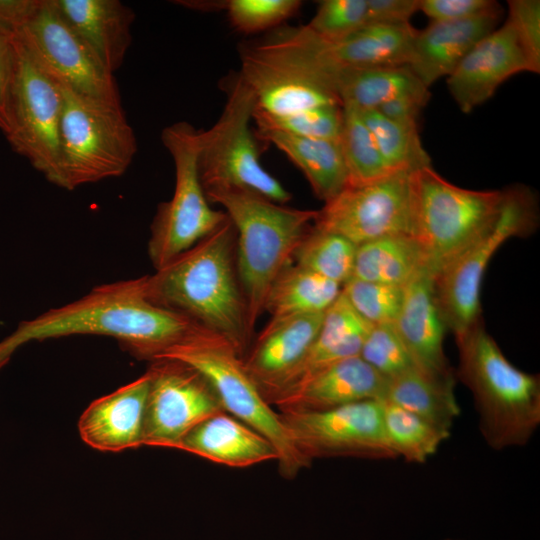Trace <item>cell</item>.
Returning <instances> with one entry per match:
<instances>
[{
  "label": "cell",
  "instance_id": "obj_1",
  "mask_svg": "<svg viewBox=\"0 0 540 540\" xmlns=\"http://www.w3.org/2000/svg\"><path fill=\"white\" fill-rule=\"evenodd\" d=\"M195 324L153 303L144 276L102 284L75 301L21 321L0 340V369L26 343L72 335L112 337L136 357L153 361Z\"/></svg>",
  "mask_w": 540,
  "mask_h": 540
},
{
  "label": "cell",
  "instance_id": "obj_2",
  "mask_svg": "<svg viewBox=\"0 0 540 540\" xmlns=\"http://www.w3.org/2000/svg\"><path fill=\"white\" fill-rule=\"evenodd\" d=\"M236 232L227 218L212 233L145 277L147 297L232 343L244 357L253 330L235 259Z\"/></svg>",
  "mask_w": 540,
  "mask_h": 540
},
{
  "label": "cell",
  "instance_id": "obj_3",
  "mask_svg": "<svg viewBox=\"0 0 540 540\" xmlns=\"http://www.w3.org/2000/svg\"><path fill=\"white\" fill-rule=\"evenodd\" d=\"M455 340L456 376L473 396L486 444L496 451L526 445L540 425V376L515 367L482 321Z\"/></svg>",
  "mask_w": 540,
  "mask_h": 540
},
{
  "label": "cell",
  "instance_id": "obj_4",
  "mask_svg": "<svg viewBox=\"0 0 540 540\" xmlns=\"http://www.w3.org/2000/svg\"><path fill=\"white\" fill-rule=\"evenodd\" d=\"M206 197L224 208L235 228L236 270L254 331L273 282L293 263L318 210L287 207L243 190L211 192Z\"/></svg>",
  "mask_w": 540,
  "mask_h": 540
},
{
  "label": "cell",
  "instance_id": "obj_5",
  "mask_svg": "<svg viewBox=\"0 0 540 540\" xmlns=\"http://www.w3.org/2000/svg\"><path fill=\"white\" fill-rule=\"evenodd\" d=\"M157 359L180 361L200 373L228 414L265 436L278 453L280 473L294 478L310 466L291 442L286 429L247 372L243 356L222 336L198 324Z\"/></svg>",
  "mask_w": 540,
  "mask_h": 540
},
{
  "label": "cell",
  "instance_id": "obj_6",
  "mask_svg": "<svg viewBox=\"0 0 540 540\" xmlns=\"http://www.w3.org/2000/svg\"><path fill=\"white\" fill-rule=\"evenodd\" d=\"M416 33L410 23L370 24L328 40L306 25L284 26L251 48L324 88L323 80L340 70L407 66Z\"/></svg>",
  "mask_w": 540,
  "mask_h": 540
},
{
  "label": "cell",
  "instance_id": "obj_7",
  "mask_svg": "<svg viewBox=\"0 0 540 540\" xmlns=\"http://www.w3.org/2000/svg\"><path fill=\"white\" fill-rule=\"evenodd\" d=\"M61 87L60 188L74 190L123 175L136 155L137 141L121 102Z\"/></svg>",
  "mask_w": 540,
  "mask_h": 540
},
{
  "label": "cell",
  "instance_id": "obj_8",
  "mask_svg": "<svg viewBox=\"0 0 540 540\" xmlns=\"http://www.w3.org/2000/svg\"><path fill=\"white\" fill-rule=\"evenodd\" d=\"M413 187L412 236L435 278L492 224L501 208L503 189L458 187L432 165L414 172Z\"/></svg>",
  "mask_w": 540,
  "mask_h": 540
},
{
  "label": "cell",
  "instance_id": "obj_9",
  "mask_svg": "<svg viewBox=\"0 0 540 540\" xmlns=\"http://www.w3.org/2000/svg\"><path fill=\"white\" fill-rule=\"evenodd\" d=\"M537 225L532 191L521 185L503 189L501 208L492 224L434 278L440 314L455 338L481 321V285L494 253L510 238L529 236Z\"/></svg>",
  "mask_w": 540,
  "mask_h": 540
},
{
  "label": "cell",
  "instance_id": "obj_10",
  "mask_svg": "<svg viewBox=\"0 0 540 540\" xmlns=\"http://www.w3.org/2000/svg\"><path fill=\"white\" fill-rule=\"evenodd\" d=\"M256 99L240 75L228 89L227 101L217 122L200 132L198 170L205 195L243 190L286 204L291 194L265 170L250 129Z\"/></svg>",
  "mask_w": 540,
  "mask_h": 540
},
{
  "label": "cell",
  "instance_id": "obj_11",
  "mask_svg": "<svg viewBox=\"0 0 540 540\" xmlns=\"http://www.w3.org/2000/svg\"><path fill=\"white\" fill-rule=\"evenodd\" d=\"M200 132L187 122L164 128L161 140L175 167L170 200L160 203L150 226L148 255L155 270L212 233L227 218L210 206L202 187L198 156Z\"/></svg>",
  "mask_w": 540,
  "mask_h": 540
},
{
  "label": "cell",
  "instance_id": "obj_12",
  "mask_svg": "<svg viewBox=\"0 0 540 540\" xmlns=\"http://www.w3.org/2000/svg\"><path fill=\"white\" fill-rule=\"evenodd\" d=\"M9 100L11 148L52 184H61V85L48 75L17 41Z\"/></svg>",
  "mask_w": 540,
  "mask_h": 540
},
{
  "label": "cell",
  "instance_id": "obj_13",
  "mask_svg": "<svg viewBox=\"0 0 540 540\" xmlns=\"http://www.w3.org/2000/svg\"><path fill=\"white\" fill-rule=\"evenodd\" d=\"M9 40L19 42L60 85L85 96L120 103L114 74L67 23L53 0H37L32 13Z\"/></svg>",
  "mask_w": 540,
  "mask_h": 540
},
{
  "label": "cell",
  "instance_id": "obj_14",
  "mask_svg": "<svg viewBox=\"0 0 540 540\" xmlns=\"http://www.w3.org/2000/svg\"><path fill=\"white\" fill-rule=\"evenodd\" d=\"M298 452L316 458H397L384 428L381 400H366L311 412H278Z\"/></svg>",
  "mask_w": 540,
  "mask_h": 540
},
{
  "label": "cell",
  "instance_id": "obj_15",
  "mask_svg": "<svg viewBox=\"0 0 540 540\" xmlns=\"http://www.w3.org/2000/svg\"><path fill=\"white\" fill-rule=\"evenodd\" d=\"M397 171L362 185H348L318 210L313 226L357 246L384 236L412 235L413 175Z\"/></svg>",
  "mask_w": 540,
  "mask_h": 540
},
{
  "label": "cell",
  "instance_id": "obj_16",
  "mask_svg": "<svg viewBox=\"0 0 540 540\" xmlns=\"http://www.w3.org/2000/svg\"><path fill=\"white\" fill-rule=\"evenodd\" d=\"M142 444L174 448L205 419L225 412L213 389L192 367L176 360L151 361Z\"/></svg>",
  "mask_w": 540,
  "mask_h": 540
},
{
  "label": "cell",
  "instance_id": "obj_17",
  "mask_svg": "<svg viewBox=\"0 0 540 540\" xmlns=\"http://www.w3.org/2000/svg\"><path fill=\"white\" fill-rule=\"evenodd\" d=\"M530 66L509 19L482 38L448 76L450 94L464 113L489 100L497 88Z\"/></svg>",
  "mask_w": 540,
  "mask_h": 540
},
{
  "label": "cell",
  "instance_id": "obj_18",
  "mask_svg": "<svg viewBox=\"0 0 540 540\" xmlns=\"http://www.w3.org/2000/svg\"><path fill=\"white\" fill-rule=\"evenodd\" d=\"M394 324L421 372L455 382L443 348L447 328L436 302L434 276L427 268L404 287L403 304Z\"/></svg>",
  "mask_w": 540,
  "mask_h": 540
},
{
  "label": "cell",
  "instance_id": "obj_19",
  "mask_svg": "<svg viewBox=\"0 0 540 540\" xmlns=\"http://www.w3.org/2000/svg\"><path fill=\"white\" fill-rule=\"evenodd\" d=\"M387 379L360 356L338 361L272 401L280 412L324 411L348 404L382 400Z\"/></svg>",
  "mask_w": 540,
  "mask_h": 540
},
{
  "label": "cell",
  "instance_id": "obj_20",
  "mask_svg": "<svg viewBox=\"0 0 540 540\" xmlns=\"http://www.w3.org/2000/svg\"><path fill=\"white\" fill-rule=\"evenodd\" d=\"M150 375L94 400L82 413L78 430L94 449L118 452L143 446V426Z\"/></svg>",
  "mask_w": 540,
  "mask_h": 540
},
{
  "label": "cell",
  "instance_id": "obj_21",
  "mask_svg": "<svg viewBox=\"0 0 540 540\" xmlns=\"http://www.w3.org/2000/svg\"><path fill=\"white\" fill-rule=\"evenodd\" d=\"M324 313L270 319L244 355L247 372L265 398L306 356Z\"/></svg>",
  "mask_w": 540,
  "mask_h": 540
},
{
  "label": "cell",
  "instance_id": "obj_22",
  "mask_svg": "<svg viewBox=\"0 0 540 540\" xmlns=\"http://www.w3.org/2000/svg\"><path fill=\"white\" fill-rule=\"evenodd\" d=\"M501 8L457 21L431 22L417 30L407 66L429 88L450 76L469 51L496 29Z\"/></svg>",
  "mask_w": 540,
  "mask_h": 540
},
{
  "label": "cell",
  "instance_id": "obj_23",
  "mask_svg": "<svg viewBox=\"0 0 540 540\" xmlns=\"http://www.w3.org/2000/svg\"><path fill=\"white\" fill-rule=\"evenodd\" d=\"M239 75L252 90L256 107L274 117L341 105L339 99L328 90L250 47L241 53Z\"/></svg>",
  "mask_w": 540,
  "mask_h": 540
},
{
  "label": "cell",
  "instance_id": "obj_24",
  "mask_svg": "<svg viewBox=\"0 0 540 540\" xmlns=\"http://www.w3.org/2000/svg\"><path fill=\"white\" fill-rule=\"evenodd\" d=\"M60 14L114 74L132 42L134 12L119 0H53Z\"/></svg>",
  "mask_w": 540,
  "mask_h": 540
},
{
  "label": "cell",
  "instance_id": "obj_25",
  "mask_svg": "<svg viewBox=\"0 0 540 540\" xmlns=\"http://www.w3.org/2000/svg\"><path fill=\"white\" fill-rule=\"evenodd\" d=\"M352 308L341 292L325 311L316 339L299 365L271 391L265 399L281 397L320 370L346 358L359 356L363 341L371 328Z\"/></svg>",
  "mask_w": 540,
  "mask_h": 540
},
{
  "label": "cell",
  "instance_id": "obj_26",
  "mask_svg": "<svg viewBox=\"0 0 540 540\" xmlns=\"http://www.w3.org/2000/svg\"><path fill=\"white\" fill-rule=\"evenodd\" d=\"M175 449L236 468L278 459L274 445L265 436L227 412L205 419Z\"/></svg>",
  "mask_w": 540,
  "mask_h": 540
},
{
  "label": "cell",
  "instance_id": "obj_27",
  "mask_svg": "<svg viewBox=\"0 0 540 540\" xmlns=\"http://www.w3.org/2000/svg\"><path fill=\"white\" fill-rule=\"evenodd\" d=\"M257 136L282 151L304 174L317 198L325 203L349 185L338 140L308 138L271 129H260Z\"/></svg>",
  "mask_w": 540,
  "mask_h": 540
},
{
  "label": "cell",
  "instance_id": "obj_28",
  "mask_svg": "<svg viewBox=\"0 0 540 540\" xmlns=\"http://www.w3.org/2000/svg\"><path fill=\"white\" fill-rule=\"evenodd\" d=\"M325 79L324 86L341 105L360 111L377 109L397 96L428 89L406 65L344 69Z\"/></svg>",
  "mask_w": 540,
  "mask_h": 540
},
{
  "label": "cell",
  "instance_id": "obj_29",
  "mask_svg": "<svg viewBox=\"0 0 540 540\" xmlns=\"http://www.w3.org/2000/svg\"><path fill=\"white\" fill-rule=\"evenodd\" d=\"M424 268L426 260L416 239L396 234L358 245L352 278L405 287Z\"/></svg>",
  "mask_w": 540,
  "mask_h": 540
},
{
  "label": "cell",
  "instance_id": "obj_30",
  "mask_svg": "<svg viewBox=\"0 0 540 540\" xmlns=\"http://www.w3.org/2000/svg\"><path fill=\"white\" fill-rule=\"evenodd\" d=\"M454 385L455 382L430 377L415 368L388 379L382 400L400 406L434 427L450 433L460 413Z\"/></svg>",
  "mask_w": 540,
  "mask_h": 540
},
{
  "label": "cell",
  "instance_id": "obj_31",
  "mask_svg": "<svg viewBox=\"0 0 540 540\" xmlns=\"http://www.w3.org/2000/svg\"><path fill=\"white\" fill-rule=\"evenodd\" d=\"M341 292L342 285L292 263L273 282L264 312L271 319L325 313Z\"/></svg>",
  "mask_w": 540,
  "mask_h": 540
},
{
  "label": "cell",
  "instance_id": "obj_32",
  "mask_svg": "<svg viewBox=\"0 0 540 540\" xmlns=\"http://www.w3.org/2000/svg\"><path fill=\"white\" fill-rule=\"evenodd\" d=\"M386 437L396 457L410 463H424L436 453L450 433L386 400H381Z\"/></svg>",
  "mask_w": 540,
  "mask_h": 540
},
{
  "label": "cell",
  "instance_id": "obj_33",
  "mask_svg": "<svg viewBox=\"0 0 540 540\" xmlns=\"http://www.w3.org/2000/svg\"><path fill=\"white\" fill-rule=\"evenodd\" d=\"M357 245L313 225L298 245L294 264L340 285L352 278Z\"/></svg>",
  "mask_w": 540,
  "mask_h": 540
},
{
  "label": "cell",
  "instance_id": "obj_34",
  "mask_svg": "<svg viewBox=\"0 0 540 540\" xmlns=\"http://www.w3.org/2000/svg\"><path fill=\"white\" fill-rule=\"evenodd\" d=\"M338 141L348 170L349 185L370 183L392 173L387 168L360 111L351 105H342V125Z\"/></svg>",
  "mask_w": 540,
  "mask_h": 540
},
{
  "label": "cell",
  "instance_id": "obj_35",
  "mask_svg": "<svg viewBox=\"0 0 540 540\" xmlns=\"http://www.w3.org/2000/svg\"><path fill=\"white\" fill-rule=\"evenodd\" d=\"M360 114L390 172L416 171L431 166L418 128L394 122L376 109L362 110Z\"/></svg>",
  "mask_w": 540,
  "mask_h": 540
},
{
  "label": "cell",
  "instance_id": "obj_36",
  "mask_svg": "<svg viewBox=\"0 0 540 540\" xmlns=\"http://www.w3.org/2000/svg\"><path fill=\"white\" fill-rule=\"evenodd\" d=\"M252 119L258 130L271 129L308 138L338 140L342 106H322L283 117L268 115L255 106Z\"/></svg>",
  "mask_w": 540,
  "mask_h": 540
},
{
  "label": "cell",
  "instance_id": "obj_37",
  "mask_svg": "<svg viewBox=\"0 0 540 540\" xmlns=\"http://www.w3.org/2000/svg\"><path fill=\"white\" fill-rule=\"evenodd\" d=\"M342 293L352 308L371 325L394 323L400 313L404 287L351 278Z\"/></svg>",
  "mask_w": 540,
  "mask_h": 540
},
{
  "label": "cell",
  "instance_id": "obj_38",
  "mask_svg": "<svg viewBox=\"0 0 540 540\" xmlns=\"http://www.w3.org/2000/svg\"><path fill=\"white\" fill-rule=\"evenodd\" d=\"M359 356L387 380L417 368L394 323L372 325Z\"/></svg>",
  "mask_w": 540,
  "mask_h": 540
},
{
  "label": "cell",
  "instance_id": "obj_39",
  "mask_svg": "<svg viewBox=\"0 0 540 540\" xmlns=\"http://www.w3.org/2000/svg\"><path fill=\"white\" fill-rule=\"evenodd\" d=\"M301 6L298 0H230L224 3L232 26L256 33L280 25Z\"/></svg>",
  "mask_w": 540,
  "mask_h": 540
},
{
  "label": "cell",
  "instance_id": "obj_40",
  "mask_svg": "<svg viewBox=\"0 0 540 540\" xmlns=\"http://www.w3.org/2000/svg\"><path fill=\"white\" fill-rule=\"evenodd\" d=\"M366 10V0H324L306 26L324 39H341L367 25Z\"/></svg>",
  "mask_w": 540,
  "mask_h": 540
},
{
  "label": "cell",
  "instance_id": "obj_41",
  "mask_svg": "<svg viewBox=\"0 0 540 540\" xmlns=\"http://www.w3.org/2000/svg\"><path fill=\"white\" fill-rule=\"evenodd\" d=\"M516 32L530 66V72L540 71V2L538 0L508 1V17Z\"/></svg>",
  "mask_w": 540,
  "mask_h": 540
},
{
  "label": "cell",
  "instance_id": "obj_42",
  "mask_svg": "<svg viewBox=\"0 0 540 540\" xmlns=\"http://www.w3.org/2000/svg\"><path fill=\"white\" fill-rule=\"evenodd\" d=\"M498 8L491 0H419V10L432 22L468 19Z\"/></svg>",
  "mask_w": 540,
  "mask_h": 540
},
{
  "label": "cell",
  "instance_id": "obj_43",
  "mask_svg": "<svg viewBox=\"0 0 540 540\" xmlns=\"http://www.w3.org/2000/svg\"><path fill=\"white\" fill-rule=\"evenodd\" d=\"M429 97L428 89L407 93L387 101L376 110L394 122L418 128L421 112Z\"/></svg>",
  "mask_w": 540,
  "mask_h": 540
},
{
  "label": "cell",
  "instance_id": "obj_44",
  "mask_svg": "<svg viewBox=\"0 0 540 540\" xmlns=\"http://www.w3.org/2000/svg\"><path fill=\"white\" fill-rule=\"evenodd\" d=\"M366 21L370 24H405L419 11V0H366Z\"/></svg>",
  "mask_w": 540,
  "mask_h": 540
},
{
  "label": "cell",
  "instance_id": "obj_45",
  "mask_svg": "<svg viewBox=\"0 0 540 540\" xmlns=\"http://www.w3.org/2000/svg\"><path fill=\"white\" fill-rule=\"evenodd\" d=\"M15 55L11 41L0 35V131L4 136L10 127L9 100Z\"/></svg>",
  "mask_w": 540,
  "mask_h": 540
},
{
  "label": "cell",
  "instance_id": "obj_46",
  "mask_svg": "<svg viewBox=\"0 0 540 540\" xmlns=\"http://www.w3.org/2000/svg\"><path fill=\"white\" fill-rule=\"evenodd\" d=\"M37 0H0V35L10 39L34 10Z\"/></svg>",
  "mask_w": 540,
  "mask_h": 540
},
{
  "label": "cell",
  "instance_id": "obj_47",
  "mask_svg": "<svg viewBox=\"0 0 540 540\" xmlns=\"http://www.w3.org/2000/svg\"><path fill=\"white\" fill-rule=\"evenodd\" d=\"M443 540H462V539H455V538H445Z\"/></svg>",
  "mask_w": 540,
  "mask_h": 540
}]
</instances>
